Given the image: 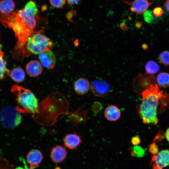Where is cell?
<instances>
[{"instance_id":"6da1fadb","label":"cell","mask_w":169,"mask_h":169,"mask_svg":"<svg viewBox=\"0 0 169 169\" xmlns=\"http://www.w3.org/2000/svg\"><path fill=\"white\" fill-rule=\"evenodd\" d=\"M2 16L0 20L3 25L12 29L17 39L16 47L13 51V56L17 59H23L25 41L33 32L38 16L33 15L23 8L9 15Z\"/></svg>"},{"instance_id":"7a4b0ae2","label":"cell","mask_w":169,"mask_h":169,"mask_svg":"<svg viewBox=\"0 0 169 169\" xmlns=\"http://www.w3.org/2000/svg\"><path fill=\"white\" fill-rule=\"evenodd\" d=\"M141 103L137 107L138 114L145 124L156 125L157 110L160 102L168 96L160 90L156 84L142 92Z\"/></svg>"},{"instance_id":"3957f363","label":"cell","mask_w":169,"mask_h":169,"mask_svg":"<svg viewBox=\"0 0 169 169\" xmlns=\"http://www.w3.org/2000/svg\"><path fill=\"white\" fill-rule=\"evenodd\" d=\"M11 91L18 104L16 109L20 113H31L35 116L38 113L39 103L34 93L28 89L19 85L12 86Z\"/></svg>"},{"instance_id":"277c9868","label":"cell","mask_w":169,"mask_h":169,"mask_svg":"<svg viewBox=\"0 0 169 169\" xmlns=\"http://www.w3.org/2000/svg\"><path fill=\"white\" fill-rule=\"evenodd\" d=\"M54 47L53 41L47 37L44 32L34 31L26 39L24 46V55L40 54L51 50Z\"/></svg>"},{"instance_id":"5b68a950","label":"cell","mask_w":169,"mask_h":169,"mask_svg":"<svg viewBox=\"0 0 169 169\" xmlns=\"http://www.w3.org/2000/svg\"><path fill=\"white\" fill-rule=\"evenodd\" d=\"M22 119L20 112L12 106L5 107L0 111V123L5 128L13 129L17 126Z\"/></svg>"},{"instance_id":"8992f818","label":"cell","mask_w":169,"mask_h":169,"mask_svg":"<svg viewBox=\"0 0 169 169\" xmlns=\"http://www.w3.org/2000/svg\"><path fill=\"white\" fill-rule=\"evenodd\" d=\"M151 164L152 169H163L169 166V149L163 150L151 159Z\"/></svg>"},{"instance_id":"52a82bcc","label":"cell","mask_w":169,"mask_h":169,"mask_svg":"<svg viewBox=\"0 0 169 169\" xmlns=\"http://www.w3.org/2000/svg\"><path fill=\"white\" fill-rule=\"evenodd\" d=\"M90 88L93 93L99 97H104L109 94L110 87L109 84L104 80L98 79L92 81Z\"/></svg>"},{"instance_id":"ba28073f","label":"cell","mask_w":169,"mask_h":169,"mask_svg":"<svg viewBox=\"0 0 169 169\" xmlns=\"http://www.w3.org/2000/svg\"><path fill=\"white\" fill-rule=\"evenodd\" d=\"M43 159V155L39 150L33 149L28 153L26 156L27 162L30 169H33L41 163Z\"/></svg>"},{"instance_id":"9c48e42d","label":"cell","mask_w":169,"mask_h":169,"mask_svg":"<svg viewBox=\"0 0 169 169\" xmlns=\"http://www.w3.org/2000/svg\"><path fill=\"white\" fill-rule=\"evenodd\" d=\"M38 58L42 65L45 68L53 69L56 62L55 56L51 50L44 51L39 54Z\"/></svg>"},{"instance_id":"30bf717a","label":"cell","mask_w":169,"mask_h":169,"mask_svg":"<svg viewBox=\"0 0 169 169\" xmlns=\"http://www.w3.org/2000/svg\"><path fill=\"white\" fill-rule=\"evenodd\" d=\"M67 155V151L63 146L58 145L54 147L50 153V157L54 163H58L63 161Z\"/></svg>"},{"instance_id":"8fae6325","label":"cell","mask_w":169,"mask_h":169,"mask_svg":"<svg viewBox=\"0 0 169 169\" xmlns=\"http://www.w3.org/2000/svg\"><path fill=\"white\" fill-rule=\"evenodd\" d=\"M82 142L81 136L76 133L67 134L63 141L64 146L70 150L75 149Z\"/></svg>"},{"instance_id":"7c38bea8","label":"cell","mask_w":169,"mask_h":169,"mask_svg":"<svg viewBox=\"0 0 169 169\" xmlns=\"http://www.w3.org/2000/svg\"><path fill=\"white\" fill-rule=\"evenodd\" d=\"M131 6V11L140 14L147 10L152 3L147 0H134L132 2H126Z\"/></svg>"},{"instance_id":"4fadbf2b","label":"cell","mask_w":169,"mask_h":169,"mask_svg":"<svg viewBox=\"0 0 169 169\" xmlns=\"http://www.w3.org/2000/svg\"><path fill=\"white\" fill-rule=\"evenodd\" d=\"M74 87V91L77 94L83 95L88 92L90 87V84L87 79L81 78L75 82Z\"/></svg>"},{"instance_id":"5bb4252c","label":"cell","mask_w":169,"mask_h":169,"mask_svg":"<svg viewBox=\"0 0 169 169\" xmlns=\"http://www.w3.org/2000/svg\"><path fill=\"white\" fill-rule=\"evenodd\" d=\"M25 69L27 74L31 77H36L42 73L43 67L40 63L36 60H32L28 63Z\"/></svg>"},{"instance_id":"9a60e30c","label":"cell","mask_w":169,"mask_h":169,"mask_svg":"<svg viewBox=\"0 0 169 169\" xmlns=\"http://www.w3.org/2000/svg\"><path fill=\"white\" fill-rule=\"evenodd\" d=\"M104 115L109 121H115L119 120L121 116V112L119 108L116 106L111 105L105 109Z\"/></svg>"},{"instance_id":"2e32d148","label":"cell","mask_w":169,"mask_h":169,"mask_svg":"<svg viewBox=\"0 0 169 169\" xmlns=\"http://www.w3.org/2000/svg\"><path fill=\"white\" fill-rule=\"evenodd\" d=\"M15 4L13 0L0 1V13L3 15H8L14 11Z\"/></svg>"},{"instance_id":"e0dca14e","label":"cell","mask_w":169,"mask_h":169,"mask_svg":"<svg viewBox=\"0 0 169 169\" xmlns=\"http://www.w3.org/2000/svg\"><path fill=\"white\" fill-rule=\"evenodd\" d=\"M9 75L12 79L17 83H20L23 81L25 76L24 70L19 67L12 69L10 72Z\"/></svg>"},{"instance_id":"ac0fdd59","label":"cell","mask_w":169,"mask_h":169,"mask_svg":"<svg viewBox=\"0 0 169 169\" xmlns=\"http://www.w3.org/2000/svg\"><path fill=\"white\" fill-rule=\"evenodd\" d=\"M158 86L162 88L169 87V73L162 72L158 74L156 79Z\"/></svg>"},{"instance_id":"d6986e66","label":"cell","mask_w":169,"mask_h":169,"mask_svg":"<svg viewBox=\"0 0 169 169\" xmlns=\"http://www.w3.org/2000/svg\"><path fill=\"white\" fill-rule=\"evenodd\" d=\"M145 69L147 74L153 75L159 71L160 67L155 61L150 60L146 63L145 65Z\"/></svg>"},{"instance_id":"ffe728a7","label":"cell","mask_w":169,"mask_h":169,"mask_svg":"<svg viewBox=\"0 0 169 169\" xmlns=\"http://www.w3.org/2000/svg\"><path fill=\"white\" fill-rule=\"evenodd\" d=\"M10 70L6 67V63L3 58V54L0 51V79H4L6 75L10 74Z\"/></svg>"},{"instance_id":"44dd1931","label":"cell","mask_w":169,"mask_h":169,"mask_svg":"<svg viewBox=\"0 0 169 169\" xmlns=\"http://www.w3.org/2000/svg\"><path fill=\"white\" fill-rule=\"evenodd\" d=\"M23 8L29 13L35 16H38V10L37 5L33 0H30Z\"/></svg>"},{"instance_id":"7402d4cb","label":"cell","mask_w":169,"mask_h":169,"mask_svg":"<svg viewBox=\"0 0 169 169\" xmlns=\"http://www.w3.org/2000/svg\"><path fill=\"white\" fill-rule=\"evenodd\" d=\"M145 154V151L141 147L138 146H134L131 148L130 152L131 156L141 157L144 156Z\"/></svg>"},{"instance_id":"603a6c76","label":"cell","mask_w":169,"mask_h":169,"mask_svg":"<svg viewBox=\"0 0 169 169\" xmlns=\"http://www.w3.org/2000/svg\"><path fill=\"white\" fill-rule=\"evenodd\" d=\"M160 62L166 66H169V51L165 50L161 52L159 56Z\"/></svg>"},{"instance_id":"cb8c5ba5","label":"cell","mask_w":169,"mask_h":169,"mask_svg":"<svg viewBox=\"0 0 169 169\" xmlns=\"http://www.w3.org/2000/svg\"><path fill=\"white\" fill-rule=\"evenodd\" d=\"M143 17L145 21L148 23L151 24L154 21V15L152 12L151 10H147L143 13Z\"/></svg>"},{"instance_id":"d4e9b609","label":"cell","mask_w":169,"mask_h":169,"mask_svg":"<svg viewBox=\"0 0 169 169\" xmlns=\"http://www.w3.org/2000/svg\"><path fill=\"white\" fill-rule=\"evenodd\" d=\"M0 169H14V166L7 160L0 158Z\"/></svg>"},{"instance_id":"484cf974","label":"cell","mask_w":169,"mask_h":169,"mask_svg":"<svg viewBox=\"0 0 169 169\" xmlns=\"http://www.w3.org/2000/svg\"><path fill=\"white\" fill-rule=\"evenodd\" d=\"M50 3L54 7L61 8L65 4L66 0H49Z\"/></svg>"},{"instance_id":"4316f807","label":"cell","mask_w":169,"mask_h":169,"mask_svg":"<svg viewBox=\"0 0 169 169\" xmlns=\"http://www.w3.org/2000/svg\"><path fill=\"white\" fill-rule=\"evenodd\" d=\"M149 151L153 155L157 154L159 152V148L156 143L153 142L150 145Z\"/></svg>"},{"instance_id":"83f0119b","label":"cell","mask_w":169,"mask_h":169,"mask_svg":"<svg viewBox=\"0 0 169 169\" xmlns=\"http://www.w3.org/2000/svg\"><path fill=\"white\" fill-rule=\"evenodd\" d=\"M152 13L154 16L158 17L162 15L163 11L161 8L157 7L154 9Z\"/></svg>"},{"instance_id":"f1b7e54d","label":"cell","mask_w":169,"mask_h":169,"mask_svg":"<svg viewBox=\"0 0 169 169\" xmlns=\"http://www.w3.org/2000/svg\"><path fill=\"white\" fill-rule=\"evenodd\" d=\"M131 142L134 146H138L141 143V141L140 137L137 136L132 137L131 139Z\"/></svg>"},{"instance_id":"f546056e","label":"cell","mask_w":169,"mask_h":169,"mask_svg":"<svg viewBox=\"0 0 169 169\" xmlns=\"http://www.w3.org/2000/svg\"><path fill=\"white\" fill-rule=\"evenodd\" d=\"M164 136L165 137V133H163L162 132H159L155 137L153 142H159L164 138Z\"/></svg>"},{"instance_id":"4dcf8cb0","label":"cell","mask_w":169,"mask_h":169,"mask_svg":"<svg viewBox=\"0 0 169 169\" xmlns=\"http://www.w3.org/2000/svg\"><path fill=\"white\" fill-rule=\"evenodd\" d=\"M68 4L70 6H72L73 5L78 3L80 0H66Z\"/></svg>"},{"instance_id":"1f68e13d","label":"cell","mask_w":169,"mask_h":169,"mask_svg":"<svg viewBox=\"0 0 169 169\" xmlns=\"http://www.w3.org/2000/svg\"><path fill=\"white\" fill-rule=\"evenodd\" d=\"M165 136L167 141L169 142V127L166 130L165 133Z\"/></svg>"},{"instance_id":"d6a6232c","label":"cell","mask_w":169,"mask_h":169,"mask_svg":"<svg viewBox=\"0 0 169 169\" xmlns=\"http://www.w3.org/2000/svg\"><path fill=\"white\" fill-rule=\"evenodd\" d=\"M165 6L166 10L169 12V0H166L165 2Z\"/></svg>"},{"instance_id":"836d02e7","label":"cell","mask_w":169,"mask_h":169,"mask_svg":"<svg viewBox=\"0 0 169 169\" xmlns=\"http://www.w3.org/2000/svg\"><path fill=\"white\" fill-rule=\"evenodd\" d=\"M54 169H61L59 167H56Z\"/></svg>"},{"instance_id":"e575fe53","label":"cell","mask_w":169,"mask_h":169,"mask_svg":"<svg viewBox=\"0 0 169 169\" xmlns=\"http://www.w3.org/2000/svg\"><path fill=\"white\" fill-rule=\"evenodd\" d=\"M16 169H22L21 168H20V167H18L16 168Z\"/></svg>"},{"instance_id":"d590c367","label":"cell","mask_w":169,"mask_h":169,"mask_svg":"<svg viewBox=\"0 0 169 169\" xmlns=\"http://www.w3.org/2000/svg\"><path fill=\"white\" fill-rule=\"evenodd\" d=\"M1 15L0 14V20L1 19Z\"/></svg>"}]
</instances>
